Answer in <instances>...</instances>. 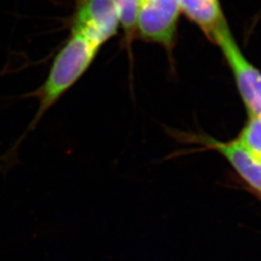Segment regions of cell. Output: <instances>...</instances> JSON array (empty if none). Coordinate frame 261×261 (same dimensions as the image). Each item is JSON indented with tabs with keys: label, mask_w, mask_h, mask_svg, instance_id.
Here are the masks:
<instances>
[{
	"label": "cell",
	"mask_w": 261,
	"mask_h": 261,
	"mask_svg": "<svg viewBox=\"0 0 261 261\" xmlns=\"http://www.w3.org/2000/svg\"><path fill=\"white\" fill-rule=\"evenodd\" d=\"M100 49L101 47L89 40L71 32L55 56L44 84L31 94L39 100V106L21 139L35 130L46 113L82 79Z\"/></svg>",
	"instance_id": "obj_1"
},
{
	"label": "cell",
	"mask_w": 261,
	"mask_h": 261,
	"mask_svg": "<svg viewBox=\"0 0 261 261\" xmlns=\"http://www.w3.org/2000/svg\"><path fill=\"white\" fill-rule=\"evenodd\" d=\"M213 42L220 47L230 67L238 91L250 116L261 118L260 71L244 56L228 27L219 32Z\"/></svg>",
	"instance_id": "obj_2"
},
{
	"label": "cell",
	"mask_w": 261,
	"mask_h": 261,
	"mask_svg": "<svg viewBox=\"0 0 261 261\" xmlns=\"http://www.w3.org/2000/svg\"><path fill=\"white\" fill-rule=\"evenodd\" d=\"M119 29L120 19L113 0L77 1L71 20L72 33L102 47Z\"/></svg>",
	"instance_id": "obj_3"
},
{
	"label": "cell",
	"mask_w": 261,
	"mask_h": 261,
	"mask_svg": "<svg viewBox=\"0 0 261 261\" xmlns=\"http://www.w3.org/2000/svg\"><path fill=\"white\" fill-rule=\"evenodd\" d=\"M181 13L179 0H140L137 33L145 41L171 47Z\"/></svg>",
	"instance_id": "obj_4"
},
{
	"label": "cell",
	"mask_w": 261,
	"mask_h": 261,
	"mask_svg": "<svg viewBox=\"0 0 261 261\" xmlns=\"http://www.w3.org/2000/svg\"><path fill=\"white\" fill-rule=\"evenodd\" d=\"M201 140L206 146L218 151L243 181L261 198V163L252 156L236 140L220 141L212 137H203Z\"/></svg>",
	"instance_id": "obj_5"
},
{
	"label": "cell",
	"mask_w": 261,
	"mask_h": 261,
	"mask_svg": "<svg viewBox=\"0 0 261 261\" xmlns=\"http://www.w3.org/2000/svg\"><path fill=\"white\" fill-rule=\"evenodd\" d=\"M181 12L196 23L212 42L216 35L228 27L220 0H179Z\"/></svg>",
	"instance_id": "obj_6"
},
{
	"label": "cell",
	"mask_w": 261,
	"mask_h": 261,
	"mask_svg": "<svg viewBox=\"0 0 261 261\" xmlns=\"http://www.w3.org/2000/svg\"><path fill=\"white\" fill-rule=\"evenodd\" d=\"M118 11L120 19V28L124 32L127 46L137 34L138 17L140 10V0H113Z\"/></svg>",
	"instance_id": "obj_7"
},
{
	"label": "cell",
	"mask_w": 261,
	"mask_h": 261,
	"mask_svg": "<svg viewBox=\"0 0 261 261\" xmlns=\"http://www.w3.org/2000/svg\"><path fill=\"white\" fill-rule=\"evenodd\" d=\"M235 140L261 163V118L250 116Z\"/></svg>",
	"instance_id": "obj_8"
}]
</instances>
